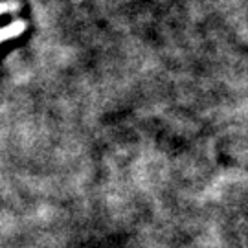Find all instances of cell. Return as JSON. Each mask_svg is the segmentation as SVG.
I'll use <instances>...</instances> for the list:
<instances>
[{
    "instance_id": "1",
    "label": "cell",
    "mask_w": 248,
    "mask_h": 248,
    "mask_svg": "<svg viewBox=\"0 0 248 248\" xmlns=\"http://www.w3.org/2000/svg\"><path fill=\"white\" fill-rule=\"evenodd\" d=\"M22 30H24V24H22V22H13V24H9V26L0 28V43H4V41H8V39H13V37L20 35Z\"/></svg>"
},
{
    "instance_id": "2",
    "label": "cell",
    "mask_w": 248,
    "mask_h": 248,
    "mask_svg": "<svg viewBox=\"0 0 248 248\" xmlns=\"http://www.w3.org/2000/svg\"><path fill=\"white\" fill-rule=\"evenodd\" d=\"M9 9H15V6H11V4H0V13H6Z\"/></svg>"
}]
</instances>
